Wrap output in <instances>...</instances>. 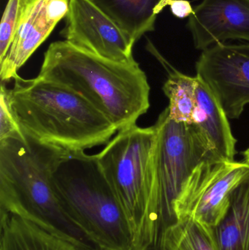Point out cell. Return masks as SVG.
Segmentation results:
<instances>
[{
	"instance_id": "1",
	"label": "cell",
	"mask_w": 249,
	"mask_h": 250,
	"mask_svg": "<svg viewBox=\"0 0 249 250\" xmlns=\"http://www.w3.org/2000/svg\"><path fill=\"white\" fill-rule=\"evenodd\" d=\"M38 76L83 97L118 130L137 125L150 108V86L136 60L113 61L65 41L50 44Z\"/></svg>"
},
{
	"instance_id": "2",
	"label": "cell",
	"mask_w": 249,
	"mask_h": 250,
	"mask_svg": "<svg viewBox=\"0 0 249 250\" xmlns=\"http://www.w3.org/2000/svg\"><path fill=\"white\" fill-rule=\"evenodd\" d=\"M64 151L28 137L0 141V214L32 222L82 250H101L70 218L53 187Z\"/></svg>"
},
{
	"instance_id": "3",
	"label": "cell",
	"mask_w": 249,
	"mask_h": 250,
	"mask_svg": "<svg viewBox=\"0 0 249 250\" xmlns=\"http://www.w3.org/2000/svg\"><path fill=\"white\" fill-rule=\"evenodd\" d=\"M9 104L23 135L66 151L106 145L118 129L71 89L39 76H19L7 90Z\"/></svg>"
},
{
	"instance_id": "4",
	"label": "cell",
	"mask_w": 249,
	"mask_h": 250,
	"mask_svg": "<svg viewBox=\"0 0 249 250\" xmlns=\"http://www.w3.org/2000/svg\"><path fill=\"white\" fill-rule=\"evenodd\" d=\"M52 185L70 218L101 250H134L124 209L96 154L61 153Z\"/></svg>"
},
{
	"instance_id": "5",
	"label": "cell",
	"mask_w": 249,
	"mask_h": 250,
	"mask_svg": "<svg viewBox=\"0 0 249 250\" xmlns=\"http://www.w3.org/2000/svg\"><path fill=\"white\" fill-rule=\"evenodd\" d=\"M147 250H165L170 230L178 223L174 206L193 170L214 156L193 125L178 123L165 108L155 123Z\"/></svg>"
},
{
	"instance_id": "6",
	"label": "cell",
	"mask_w": 249,
	"mask_h": 250,
	"mask_svg": "<svg viewBox=\"0 0 249 250\" xmlns=\"http://www.w3.org/2000/svg\"><path fill=\"white\" fill-rule=\"evenodd\" d=\"M155 125L118 130L96 154L128 220L134 250H147Z\"/></svg>"
},
{
	"instance_id": "7",
	"label": "cell",
	"mask_w": 249,
	"mask_h": 250,
	"mask_svg": "<svg viewBox=\"0 0 249 250\" xmlns=\"http://www.w3.org/2000/svg\"><path fill=\"white\" fill-rule=\"evenodd\" d=\"M249 177V165L205 160L189 176L174 206L177 221L192 219L208 233L225 218L232 194Z\"/></svg>"
},
{
	"instance_id": "8",
	"label": "cell",
	"mask_w": 249,
	"mask_h": 250,
	"mask_svg": "<svg viewBox=\"0 0 249 250\" xmlns=\"http://www.w3.org/2000/svg\"><path fill=\"white\" fill-rule=\"evenodd\" d=\"M195 68L228 118H239L249 104V43L212 45L202 51Z\"/></svg>"
},
{
	"instance_id": "9",
	"label": "cell",
	"mask_w": 249,
	"mask_h": 250,
	"mask_svg": "<svg viewBox=\"0 0 249 250\" xmlns=\"http://www.w3.org/2000/svg\"><path fill=\"white\" fill-rule=\"evenodd\" d=\"M64 41L92 54L113 61L134 60V41L91 0H70Z\"/></svg>"
},
{
	"instance_id": "10",
	"label": "cell",
	"mask_w": 249,
	"mask_h": 250,
	"mask_svg": "<svg viewBox=\"0 0 249 250\" xmlns=\"http://www.w3.org/2000/svg\"><path fill=\"white\" fill-rule=\"evenodd\" d=\"M187 27L201 51L229 40L249 42V0H203Z\"/></svg>"
},
{
	"instance_id": "11",
	"label": "cell",
	"mask_w": 249,
	"mask_h": 250,
	"mask_svg": "<svg viewBox=\"0 0 249 250\" xmlns=\"http://www.w3.org/2000/svg\"><path fill=\"white\" fill-rule=\"evenodd\" d=\"M197 77L193 125L218 160H235L236 139L229 118L211 89Z\"/></svg>"
},
{
	"instance_id": "12",
	"label": "cell",
	"mask_w": 249,
	"mask_h": 250,
	"mask_svg": "<svg viewBox=\"0 0 249 250\" xmlns=\"http://www.w3.org/2000/svg\"><path fill=\"white\" fill-rule=\"evenodd\" d=\"M54 29L45 16L44 0H32L8 53L0 62L1 83L19 77L20 67Z\"/></svg>"
},
{
	"instance_id": "13",
	"label": "cell",
	"mask_w": 249,
	"mask_h": 250,
	"mask_svg": "<svg viewBox=\"0 0 249 250\" xmlns=\"http://www.w3.org/2000/svg\"><path fill=\"white\" fill-rule=\"evenodd\" d=\"M112 19L134 43L155 30L158 15L168 7V0H91Z\"/></svg>"
},
{
	"instance_id": "14",
	"label": "cell",
	"mask_w": 249,
	"mask_h": 250,
	"mask_svg": "<svg viewBox=\"0 0 249 250\" xmlns=\"http://www.w3.org/2000/svg\"><path fill=\"white\" fill-rule=\"evenodd\" d=\"M0 250H82L13 214H0Z\"/></svg>"
},
{
	"instance_id": "15",
	"label": "cell",
	"mask_w": 249,
	"mask_h": 250,
	"mask_svg": "<svg viewBox=\"0 0 249 250\" xmlns=\"http://www.w3.org/2000/svg\"><path fill=\"white\" fill-rule=\"evenodd\" d=\"M210 236L216 250H249V177L234 191L228 213Z\"/></svg>"
},
{
	"instance_id": "16",
	"label": "cell",
	"mask_w": 249,
	"mask_h": 250,
	"mask_svg": "<svg viewBox=\"0 0 249 250\" xmlns=\"http://www.w3.org/2000/svg\"><path fill=\"white\" fill-rule=\"evenodd\" d=\"M146 49L168 71V78L162 89L169 100L168 109L170 119L175 123L192 125L196 107L197 77L187 76L174 68L149 39Z\"/></svg>"
},
{
	"instance_id": "17",
	"label": "cell",
	"mask_w": 249,
	"mask_h": 250,
	"mask_svg": "<svg viewBox=\"0 0 249 250\" xmlns=\"http://www.w3.org/2000/svg\"><path fill=\"white\" fill-rule=\"evenodd\" d=\"M165 250H216L210 235L192 219L178 222L168 233Z\"/></svg>"
},
{
	"instance_id": "18",
	"label": "cell",
	"mask_w": 249,
	"mask_h": 250,
	"mask_svg": "<svg viewBox=\"0 0 249 250\" xmlns=\"http://www.w3.org/2000/svg\"><path fill=\"white\" fill-rule=\"evenodd\" d=\"M32 0H8L0 24V62L4 60L16 38Z\"/></svg>"
},
{
	"instance_id": "19",
	"label": "cell",
	"mask_w": 249,
	"mask_h": 250,
	"mask_svg": "<svg viewBox=\"0 0 249 250\" xmlns=\"http://www.w3.org/2000/svg\"><path fill=\"white\" fill-rule=\"evenodd\" d=\"M7 89L4 83H1L0 91V141L8 138H26L20 126L13 115L9 104Z\"/></svg>"
},
{
	"instance_id": "20",
	"label": "cell",
	"mask_w": 249,
	"mask_h": 250,
	"mask_svg": "<svg viewBox=\"0 0 249 250\" xmlns=\"http://www.w3.org/2000/svg\"><path fill=\"white\" fill-rule=\"evenodd\" d=\"M70 0H44L45 16L48 23L54 26L66 18L70 9Z\"/></svg>"
},
{
	"instance_id": "21",
	"label": "cell",
	"mask_w": 249,
	"mask_h": 250,
	"mask_svg": "<svg viewBox=\"0 0 249 250\" xmlns=\"http://www.w3.org/2000/svg\"><path fill=\"white\" fill-rule=\"evenodd\" d=\"M168 6L172 14L178 19L190 18L194 13V8L189 0H168Z\"/></svg>"
},
{
	"instance_id": "22",
	"label": "cell",
	"mask_w": 249,
	"mask_h": 250,
	"mask_svg": "<svg viewBox=\"0 0 249 250\" xmlns=\"http://www.w3.org/2000/svg\"><path fill=\"white\" fill-rule=\"evenodd\" d=\"M243 157H244V162L249 165V147L242 153Z\"/></svg>"
}]
</instances>
